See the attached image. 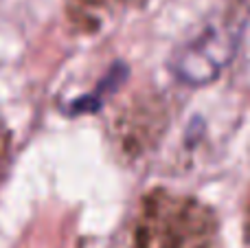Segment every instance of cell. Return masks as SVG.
<instances>
[{"instance_id":"obj_1","label":"cell","mask_w":250,"mask_h":248,"mask_svg":"<svg viewBox=\"0 0 250 248\" xmlns=\"http://www.w3.org/2000/svg\"><path fill=\"white\" fill-rule=\"evenodd\" d=\"M239 31L235 24L211 26L173 55L171 70L189 86H204L229 66V62L235 57Z\"/></svg>"},{"instance_id":"obj_2","label":"cell","mask_w":250,"mask_h":248,"mask_svg":"<svg viewBox=\"0 0 250 248\" xmlns=\"http://www.w3.org/2000/svg\"><path fill=\"white\" fill-rule=\"evenodd\" d=\"M208 224L200 213L176 211V215H145L134 248H208Z\"/></svg>"},{"instance_id":"obj_3","label":"cell","mask_w":250,"mask_h":248,"mask_svg":"<svg viewBox=\"0 0 250 248\" xmlns=\"http://www.w3.org/2000/svg\"><path fill=\"white\" fill-rule=\"evenodd\" d=\"M9 161H11V134L9 130L0 127V185L9 169Z\"/></svg>"}]
</instances>
